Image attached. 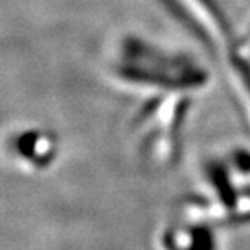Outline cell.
Segmentation results:
<instances>
[]
</instances>
